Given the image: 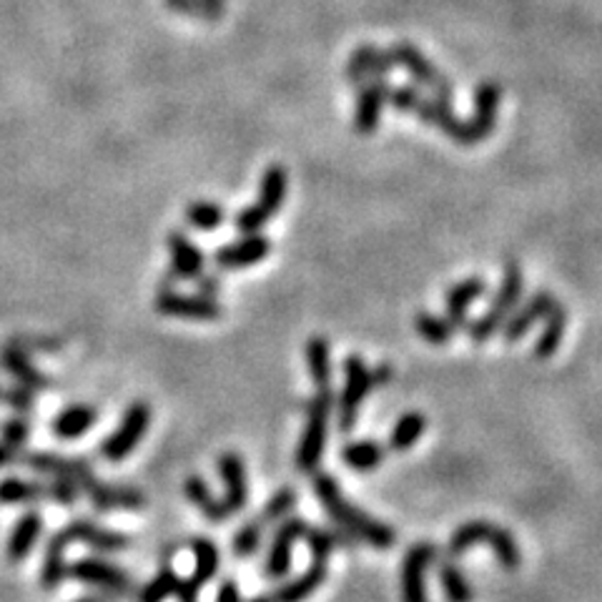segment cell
<instances>
[{
	"instance_id": "1",
	"label": "cell",
	"mask_w": 602,
	"mask_h": 602,
	"mask_svg": "<svg viewBox=\"0 0 602 602\" xmlns=\"http://www.w3.org/2000/svg\"><path fill=\"white\" fill-rule=\"evenodd\" d=\"M314 495L316 500L322 502L326 514H329L349 537H361L374 549H390L394 545V530L390 524L374 520L372 514H367L364 510L351 505L329 472H320V475L314 477Z\"/></svg>"
},
{
	"instance_id": "2",
	"label": "cell",
	"mask_w": 602,
	"mask_h": 602,
	"mask_svg": "<svg viewBox=\"0 0 602 602\" xmlns=\"http://www.w3.org/2000/svg\"><path fill=\"white\" fill-rule=\"evenodd\" d=\"M390 106H394L402 114H415L421 124L442 131L447 139L458 146H475L482 139L472 126V120H462L452 111V103H442L432 96H425L419 85H397L390 91Z\"/></svg>"
},
{
	"instance_id": "3",
	"label": "cell",
	"mask_w": 602,
	"mask_h": 602,
	"mask_svg": "<svg viewBox=\"0 0 602 602\" xmlns=\"http://www.w3.org/2000/svg\"><path fill=\"white\" fill-rule=\"evenodd\" d=\"M524 291V274L520 269V264L510 259L505 264V274H502V283L500 289H497V294L493 299V304L485 314L479 316L477 322H472L470 329V339L482 347V344H487L489 339L495 337L497 332H502V326L510 320L514 309H518L520 299Z\"/></svg>"
},
{
	"instance_id": "4",
	"label": "cell",
	"mask_w": 602,
	"mask_h": 602,
	"mask_svg": "<svg viewBox=\"0 0 602 602\" xmlns=\"http://www.w3.org/2000/svg\"><path fill=\"white\" fill-rule=\"evenodd\" d=\"M334 409V392L332 386L316 390V394L306 404V429L301 435L297 450V470L299 472H316L322 464L326 437H329V417Z\"/></svg>"
},
{
	"instance_id": "5",
	"label": "cell",
	"mask_w": 602,
	"mask_h": 602,
	"mask_svg": "<svg viewBox=\"0 0 602 602\" xmlns=\"http://www.w3.org/2000/svg\"><path fill=\"white\" fill-rule=\"evenodd\" d=\"M287 188H289V174L287 169L274 163L264 171L262 176V188H259V199H256L252 206H246L244 211L236 213L234 219V229L239 234H259V231L271 221L274 213L281 211L283 199H287Z\"/></svg>"
},
{
	"instance_id": "6",
	"label": "cell",
	"mask_w": 602,
	"mask_h": 602,
	"mask_svg": "<svg viewBox=\"0 0 602 602\" xmlns=\"http://www.w3.org/2000/svg\"><path fill=\"white\" fill-rule=\"evenodd\" d=\"M390 54L394 58V66H402L404 71H407L412 76V81H415V85H419V89H425L432 93V99L442 101V103H452L454 99V89L447 76L437 68L432 60H429L425 54H421L419 48L412 46V43L407 40H400L394 43V46L390 48Z\"/></svg>"
},
{
	"instance_id": "7",
	"label": "cell",
	"mask_w": 602,
	"mask_h": 602,
	"mask_svg": "<svg viewBox=\"0 0 602 602\" xmlns=\"http://www.w3.org/2000/svg\"><path fill=\"white\" fill-rule=\"evenodd\" d=\"M344 377H347V382H344L339 397V429L341 432H351L357 425L361 402H364L367 394L377 390V386L372 369H369L367 361L357 355H351L344 361Z\"/></svg>"
},
{
	"instance_id": "8",
	"label": "cell",
	"mask_w": 602,
	"mask_h": 602,
	"mask_svg": "<svg viewBox=\"0 0 602 602\" xmlns=\"http://www.w3.org/2000/svg\"><path fill=\"white\" fill-rule=\"evenodd\" d=\"M151 425V407L146 402H134L131 407L126 409L124 419L116 427L114 435L106 437V442L101 444V458L108 462H120L131 454L139 442L143 440V435L149 432Z\"/></svg>"
},
{
	"instance_id": "9",
	"label": "cell",
	"mask_w": 602,
	"mask_h": 602,
	"mask_svg": "<svg viewBox=\"0 0 602 602\" xmlns=\"http://www.w3.org/2000/svg\"><path fill=\"white\" fill-rule=\"evenodd\" d=\"M157 312L163 316H176V320H196V322H213L223 316V306L217 299L196 294H181L176 289H159L157 301H153Z\"/></svg>"
},
{
	"instance_id": "10",
	"label": "cell",
	"mask_w": 602,
	"mask_h": 602,
	"mask_svg": "<svg viewBox=\"0 0 602 602\" xmlns=\"http://www.w3.org/2000/svg\"><path fill=\"white\" fill-rule=\"evenodd\" d=\"M166 244L171 254V266L166 277H163V287L159 289H174L176 281H194L199 274L206 271L204 252L184 231H171Z\"/></svg>"
},
{
	"instance_id": "11",
	"label": "cell",
	"mask_w": 602,
	"mask_h": 602,
	"mask_svg": "<svg viewBox=\"0 0 602 602\" xmlns=\"http://www.w3.org/2000/svg\"><path fill=\"white\" fill-rule=\"evenodd\" d=\"M21 464L31 467L33 472H38V475L73 479L76 485L81 487V493H85V489L99 479L93 475V467L89 464V460L63 458V454H54V452H25Z\"/></svg>"
},
{
	"instance_id": "12",
	"label": "cell",
	"mask_w": 602,
	"mask_h": 602,
	"mask_svg": "<svg viewBox=\"0 0 602 602\" xmlns=\"http://www.w3.org/2000/svg\"><path fill=\"white\" fill-rule=\"evenodd\" d=\"M68 575H73L79 582L93 584V588L116 592V595H126V592L134 590L131 575L106 560H99V557H83V560L71 563L68 565Z\"/></svg>"
},
{
	"instance_id": "13",
	"label": "cell",
	"mask_w": 602,
	"mask_h": 602,
	"mask_svg": "<svg viewBox=\"0 0 602 602\" xmlns=\"http://www.w3.org/2000/svg\"><path fill=\"white\" fill-rule=\"evenodd\" d=\"M192 549H194L196 565H194L192 578L184 580V582H178V590H176V600L178 602H199L204 584L209 582L213 578V575L219 572L221 555H219V547L213 545V542L209 537H194L192 540Z\"/></svg>"
},
{
	"instance_id": "14",
	"label": "cell",
	"mask_w": 602,
	"mask_h": 602,
	"mask_svg": "<svg viewBox=\"0 0 602 602\" xmlns=\"http://www.w3.org/2000/svg\"><path fill=\"white\" fill-rule=\"evenodd\" d=\"M306 530H309V524L304 518H287L279 522L277 532H274L271 549H269V555H266V565H264L266 578L279 580L289 572L291 549H294V542L306 537Z\"/></svg>"
},
{
	"instance_id": "15",
	"label": "cell",
	"mask_w": 602,
	"mask_h": 602,
	"mask_svg": "<svg viewBox=\"0 0 602 602\" xmlns=\"http://www.w3.org/2000/svg\"><path fill=\"white\" fill-rule=\"evenodd\" d=\"M390 91L392 85L386 79H374L357 89L355 103V131L361 136L374 134L380 128L382 111L390 106Z\"/></svg>"
},
{
	"instance_id": "16",
	"label": "cell",
	"mask_w": 602,
	"mask_h": 602,
	"mask_svg": "<svg viewBox=\"0 0 602 602\" xmlns=\"http://www.w3.org/2000/svg\"><path fill=\"white\" fill-rule=\"evenodd\" d=\"M271 252V241L259 234H244L239 241L229 246H221L213 252V264L219 271H239L248 269V266L264 262Z\"/></svg>"
},
{
	"instance_id": "17",
	"label": "cell",
	"mask_w": 602,
	"mask_h": 602,
	"mask_svg": "<svg viewBox=\"0 0 602 602\" xmlns=\"http://www.w3.org/2000/svg\"><path fill=\"white\" fill-rule=\"evenodd\" d=\"M392 71H394V58L390 50H382L364 43V46H359L355 54H351L344 76H347L349 85L359 89V85H364L374 79H390Z\"/></svg>"
},
{
	"instance_id": "18",
	"label": "cell",
	"mask_w": 602,
	"mask_h": 602,
	"mask_svg": "<svg viewBox=\"0 0 602 602\" xmlns=\"http://www.w3.org/2000/svg\"><path fill=\"white\" fill-rule=\"evenodd\" d=\"M437 549L429 542H419L404 557L402 567V600L404 602H427V582L425 575L429 565L435 563Z\"/></svg>"
},
{
	"instance_id": "19",
	"label": "cell",
	"mask_w": 602,
	"mask_h": 602,
	"mask_svg": "<svg viewBox=\"0 0 602 602\" xmlns=\"http://www.w3.org/2000/svg\"><path fill=\"white\" fill-rule=\"evenodd\" d=\"M555 304H557V299L553 291H547V289L535 291V294H532L528 301H522L520 312H514L510 320H507V324L502 326L505 341L518 344L524 334L532 329V326L545 320V316L553 312Z\"/></svg>"
},
{
	"instance_id": "20",
	"label": "cell",
	"mask_w": 602,
	"mask_h": 602,
	"mask_svg": "<svg viewBox=\"0 0 602 602\" xmlns=\"http://www.w3.org/2000/svg\"><path fill=\"white\" fill-rule=\"evenodd\" d=\"M487 291V281L482 277H470L447 291V301H444V320L454 326V332L467 329L470 326V309L479 297H485Z\"/></svg>"
},
{
	"instance_id": "21",
	"label": "cell",
	"mask_w": 602,
	"mask_h": 602,
	"mask_svg": "<svg viewBox=\"0 0 602 602\" xmlns=\"http://www.w3.org/2000/svg\"><path fill=\"white\" fill-rule=\"evenodd\" d=\"M217 470L223 479V487H227V502L229 512H241L248 502V482H246V464L239 458L236 452H223L217 460Z\"/></svg>"
},
{
	"instance_id": "22",
	"label": "cell",
	"mask_w": 602,
	"mask_h": 602,
	"mask_svg": "<svg viewBox=\"0 0 602 602\" xmlns=\"http://www.w3.org/2000/svg\"><path fill=\"white\" fill-rule=\"evenodd\" d=\"M66 530L73 542H83V545L96 547V549H101V553H124V549L134 545V540L128 535H120V532L99 528L96 522L85 520V518L68 522Z\"/></svg>"
},
{
	"instance_id": "23",
	"label": "cell",
	"mask_w": 602,
	"mask_h": 602,
	"mask_svg": "<svg viewBox=\"0 0 602 602\" xmlns=\"http://www.w3.org/2000/svg\"><path fill=\"white\" fill-rule=\"evenodd\" d=\"M0 367H3L21 386H25V390H50L48 377L43 374L40 369H36L28 351L21 349L15 341L5 344L3 351H0Z\"/></svg>"
},
{
	"instance_id": "24",
	"label": "cell",
	"mask_w": 602,
	"mask_h": 602,
	"mask_svg": "<svg viewBox=\"0 0 602 602\" xmlns=\"http://www.w3.org/2000/svg\"><path fill=\"white\" fill-rule=\"evenodd\" d=\"M85 495L91 497V502L101 512L111 510H141L146 505V497L134 487H116L106 485L103 479H96L93 485L85 489Z\"/></svg>"
},
{
	"instance_id": "25",
	"label": "cell",
	"mask_w": 602,
	"mask_h": 602,
	"mask_svg": "<svg viewBox=\"0 0 602 602\" xmlns=\"http://www.w3.org/2000/svg\"><path fill=\"white\" fill-rule=\"evenodd\" d=\"M500 99H502V89L495 81H482L475 89V111H472L470 120L482 141L495 131Z\"/></svg>"
},
{
	"instance_id": "26",
	"label": "cell",
	"mask_w": 602,
	"mask_h": 602,
	"mask_svg": "<svg viewBox=\"0 0 602 602\" xmlns=\"http://www.w3.org/2000/svg\"><path fill=\"white\" fill-rule=\"evenodd\" d=\"M43 532V514L40 512H25L13 524L11 537H8L5 555L11 563H23L31 555V549L36 547V542Z\"/></svg>"
},
{
	"instance_id": "27",
	"label": "cell",
	"mask_w": 602,
	"mask_h": 602,
	"mask_svg": "<svg viewBox=\"0 0 602 602\" xmlns=\"http://www.w3.org/2000/svg\"><path fill=\"white\" fill-rule=\"evenodd\" d=\"M68 545H73V540H71V535H68L66 528L56 532V535L48 542L46 555H43V567H40V584L46 590H56V588H60V582L66 580V575H68L66 549H68Z\"/></svg>"
},
{
	"instance_id": "28",
	"label": "cell",
	"mask_w": 602,
	"mask_h": 602,
	"mask_svg": "<svg viewBox=\"0 0 602 602\" xmlns=\"http://www.w3.org/2000/svg\"><path fill=\"white\" fill-rule=\"evenodd\" d=\"M99 421V409L91 407V404H73L56 415L50 421V429L60 440H79L89 429Z\"/></svg>"
},
{
	"instance_id": "29",
	"label": "cell",
	"mask_w": 602,
	"mask_h": 602,
	"mask_svg": "<svg viewBox=\"0 0 602 602\" xmlns=\"http://www.w3.org/2000/svg\"><path fill=\"white\" fill-rule=\"evenodd\" d=\"M324 580H326V565L312 563V567H309L304 575H299V578L279 584V588L271 592V600L274 602H304L306 598H312L314 592L322 588Z\"/></svg>"
},
{
	"instance_id": "30",
	"label": "cell",
	"mask_w": 602,
	"mask_h": 602,
	"mask_svg": "<svg viewBox=\"0 0 602 602\" xmlns=\"http://www.w3.org/2000/svg\"><path fill=\"white\" fill-rule=\"evenodd\" d=\"M542 322L545 324H542V332L535 341L532 355H535L537 359H549L557 349H560L563 337L567 332V309L560 304V301H557V304L553 306V312H549Z\"/></svg>"
},
{
	"instance_id": "31",
	"label": "cell",
	"mask_w": 602,
	"mask_h": 602,
	"mask_svg": "<svg viewBox=\"0 0 602 602\" xmlns=\"http://www.w3.org/2000/svg\"><path fill=\"white\" fill-rule=\"evenodd\" d=\"M184 493L188 500H192L196 507H199L201 514H206L211 522H223L231 518L229 507L223 500H217V497L211 495L209 485L201 477H188L186 485H184Z\"/></svg>"
},
{
	"instance_id": "32",
	"label": "cell",
	"mask_w": 602,
	"mask_h": 602,
	"mask_svg": "<svg viewBox=\"0 0 602 602\" xmlns=\"http://www.w3.org/2000/svg\"><path fill=\"white\" fill-rule=\"evenodd\" d=\"M386 450L374 440H359V442H349L341 450V460L347 464L349 470L355 472H372L380 467L384 462Z\"/></svg>"
},
{
	"instance_id": "33",
	"label": "cell",
	"mask_w": 602,
	"mask_h": 602,
	"mask_svg": "<svg viewBox=\"0 0 602 602\" xmlns=\"http://www.w3.org/2000/svg\"><path fill=\"white\" fill-rule=\"evenodd\" d=\"M306 361L309 374L316 384V390H326L332 386V349L326 337H312L306 344Z\"/></svg>"
},
{
	"instance_id": "34",
	"label": "cell",
	"mask_w": 602,
	"mask_h": 602,
	"mask_svg": "<svg viewBox=\"0 0 602 602\" xmlns=\"http://www.w3.org/2000/svg\"><path fill=\"white\" fill-rule=\"evenodd\" d=\"M48 497V485L33 479L8 477L0 482V505H31Z\"/></svg>"
},
{
	"instance_id": "35",
	"label": "cell",
	"mask_w": 602,
	"mask_h": 602,
	"mask_svg": "<svg viewBox=\"0 0 602 602\" xmlns=\"http://www.w3.org/2000/svg\"><path fill=\"white\" fill-rule=\"evenodd\" d=\"M427 429V419L419 412H409V415L400 417L397 425H394L392 435H390V450L394 452H407L417 444V440L425 435Z\"/></svg>"
},
{
	"instance_id": "36",
	"label": "cell",
	"mask_w": 602,
	"mask_h": 602,
	"mask_svg": "<svg viewBox=\"0 0 602 602\" xmlns=\"http://www.w3.org/2000/svg\"><path fill=\"white\" fill-rule=\"evenodd\" d=\"M415 329L421 339H427L432 347H447L454 337V326L444 320V316H437L432 312H419L415 316Z\"/></svg>"
},
{
	"instance_id": "37",
	"label": "cell",
	"mask_w": 602,
	"mask_h": 602,
	"mask_svg": "<svg viewBox=\"0 0 602 602\" xmlns=\"http://www.w3.org/2000/svg\"><path fill=\"white\" fill-rule=\"evenodd\" d=\"M227 221V209L213 201H194L186 206V223L199 231H213Z\"/></svg>"
},
{
	"instance_id": "38",
	"label": "cell",
	"mask_w": 602,
	"mask_h": 602,
	"mask_svg": "<svg viewBox=\"0 0 602 602\" xmlns=\"http://www.w3.org/2000/svg\"><path fill=\"white\" fill-rule=\"evenodd\" d=\"M297 505V493L291 487H281L279 493H274L269 497V502L264 505V510L256 514L266 528H271V524H279L281 520L289 518V512L294 510Z\"/></svg>"
},
{
	"instance_id": "39",
	"label": "cell",
	"mask_w": 602,
	"mask_h": 602,
	"mask_svg": "<svg viewBox=\"0 0 602 602\" xmlns=\"http://www.w3.org/2000/svg\"><path fill=\"white\" fill-rule=\"evenodd\" d=\"M178 582V575L171 567H163L161 572L153 575L151 582L143 584V590L139 592V602H163L166 598L176 595Z\"/></svg>"
},
{
	"instance_id": "40",
	"label": "cell",
	"mask_w": 602,
	"mask_h": 602,
	"mask_svg": "<svg viewBox=\"0 0 602 602\" xmlns=\"http://www.w3.org/2000/svg\"><path fill=\"white\" fill-rule=\"evenodd\" d=\"M266 530H269V528H266V524L259 518L248 520L244 528H241L234 535V542H231V549H234V555L236 557H252L256 549L262 547Z\"/></svg>"
},
{
	"instance_id": "41",
	"label": "cell",
	"mask_w": 602,
	"mask_h": 602,
	"mask_svg": "<svg viewBox=\"0 0 602 602\" xmlns=\"http://www.w3.org/2000/svg\"><path fill=\"white\" fill-rule=\"evenodd\" d=\"M440 575H442V584H444V592H447V598H450V602H470L472 590L458 567L444 565Z\"/></svg>"
},
{
	"instance_id": "42",
	"label": "cell",
	"mask_w": 602,
	"mask_h": 602,
	"mask_svg": "<svg viewBox=\"0 0 602 602\" xmlns=\"http://www.w3.org/2000/svg\"><path fill=\"white\" fill-rule=\"evenodd\" d=\"M79 493L81 487L68 477H50L48 482V500H54L56 505L73 507L76 500H79Z\"/></svg>"
},
{
	"instance_id": "43",
	"label": "cell",
	"mask_w": 602,
	"mask_h": 602,
	"mask_svg": "<svg viewBox=\"0 0 602 602\" xmlns=\"http://www.w3.org/2000/svg\"><path fill=\"white\" fill-rule=\"evenodd\" d=\"M28 437H31L28 419L13 417V419H5L3 425H0V442H5L11 447H23L25 442H28Z\"/></svg>"
},
{
	"instance_id": "44",
	"label": "cell",
	"mask_w": 602,
	"mask_h": 602,
	"mask_svg": "<svg viewBox=\"0 0 602 602\" xmlns=\"http://www.w3.org/2000/svg\"><path fill=\"white\" fill-rule=\"evenodd\" d=\"M0 404L3 407H11L15 412H23V415H28L33 412V394L31 390H25V386H0Z\"/></svg>"
},
{
	"instance_id": "45",
	"label": "cell",
	"mask_w": 602,
	"mask_h": 602,
	"mask_svg": "<svg viewBox=\"0 0 602 602\" xmlns=\"http://www.w3.org/2000/svg\"><path fill=\"white\" fill-rule=\"evenodd\" d=\"M196 283V289H199V294L204 297H211V299H217L221 294V289H223V283L219 277H213V274H199V277L194 279Z\"/></svg>"
},
{
	"instance_id": "46",
	"label": "cell",
	"mask_w": 602,
	"mask_h": 602,
	"mask_svg": "<svg viewBox=\"0 0 602 602\" xmlns=\"http://www.w3.org/2000/svg\"><path fill=\"white\" fill-rule=\"evenodd\" d=\"M169 11L178 15H188V19H201V5L199 0H163Z\"/></svg>"
},
{
	"instance_id": "47",
	"label": "cell",
	"mask_w": 602,
	"mask_h": 602,
	"mask_svg": "<svg viewBox=\"0 0 602 602\" xmlns=\"http://www.w3.org/2000/svg\"><path fill=\"white\" fill-rule=\"evenodd\" d=\"M201 5V19L209 23H217L227 13V0H199Z\"/></svg>"
},
{
	"instance_id": "48",
	"label": "cell",
	"mask_w": 602,
	"mask_h": 602,
	"mask_svg": "<svg viewBox=\"0 0 602 602\" xmlns=\"http://www.w3.org/2000/svg\"><path fill=\"white\" fill-rule=\"evenodd\" d=\"M23 447H11L0 442V467H11V464H21L23 460Z\"/></svg>"
},
{
	"instance_id": "49",
	"label": "cell",
	"mask_w": 602,
	"mask_h": 602,
	"mask_svg": "<svg viewBox=\"0 0 602 602\" xmlns=\"http://www.w3.org/2000/svg\"><path fill=\"white\" fill-rule=\"evenodd\" d=\"M217 602H244L239 584L234 580H223L217 590Z\"/></svg>"
},
{
	"instance_id": "50",
	"label": "cell",
	"mask_w": 602,
	"mask_h": 602,
	"mask_svg": "<svg viewBox=\"0 0 602 602\" xmlns=\"http://www.w3.org/2000/svg\"><path fill=\"white\" fill-rule=\"evenodd\" d=\"M372 377H374V386L390 384V380H392V364H380L377 369H372Z\"/></svg>"
},
{
	"instance_id": "51",
	"label": "cell",
	"mask_w": 602,
	"mask_h": 602,
	"mask_svg": "<svg viewBox=\"0 0 602 602\" xmlns=\"http://www.w3.org/2000/svg\"><path fill=\"white\" fill-rule=\"evenodd\" d=\"M76 602H106L101 595H89V598H79Z\"/></svg>"
},
{
	"instance_id": "52",
	"label": "cell",
	"mask_w": 602,
	"mask_h": 602,
	"mask_svg": "<svg viewBox=\"0 0 602 602\" xmlns=\"http://www.w3.org/2000/svg\"><path fill=\"white\" fill-rule=\"evenodd\" d=\"M248 602H274L271 595H256L254 600H248Z\"/></svg>"
}]
</instances>
